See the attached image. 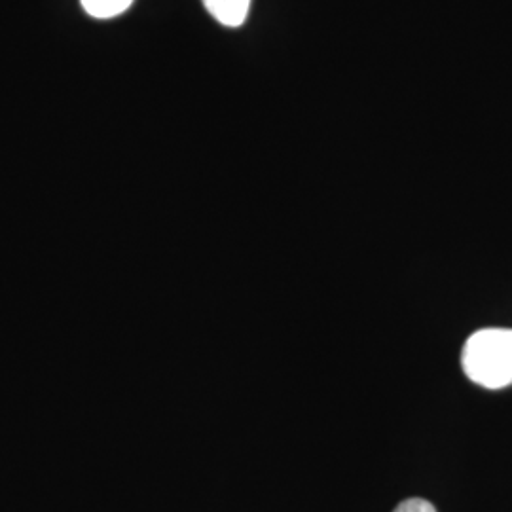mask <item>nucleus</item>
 Masks as SVG:
<instances>
[{
  "label": "nucleus",
  "instance_id": "obj_3",
  "mask_svg": "<svg viewBox=\"0 0 512 512\" xmlns=\"http://www.w3.org/2000/svg\"><path fill=\"white\" fill-rule=\"evenodd\" d=\"M133 0H82L84 10L97 19H110L124 14Z\"/></svg>",
  "mask_w": 512,
  "mask_h": 512
},
{
  "label": "nucleus",
  "instance_id": "obj_1",
  "mask_svg": "<svg viewBox=\"0 0 512 512\" xmlns=\"http://www.w3.org/2000/svg\"><path fill=\"white\" fill-rule=\"evenodd\" d=\"M461 366L473 384L486 389L512 385V329L473 332L461 351Z\"/></svg>",
  "mask_w": 512,
  "mask_h": 512
},
{
  "label": "nucleus",
  "instance_id": "obj_4",
  "mask_svg": "<svg viewBox=\"0 0 512 512\" xmlns=\"http://www.w3.org/2000/svg\"><path fill=\"white\" fill-rule=\"evenodd\" d=\"M393 512H437V509L429 501L414 497V499H406L403 503H399Z\"/></svg>",
  "mask_w": 512,
  "mask_h": 512
},
{
  "label": "nucleus",
  "instance_id": "obj_2",
  "mask_svg": "<svg viewBox=\"0 0 512 512\" xmlns=\"http://www.w3.org/2000/svg\"><path fill=\"white\" fill-rule=\"evenodd\" d=\"M207 12L224 27H239L245 23L251 0H203Z\"/></svg>",
  "mask_w": 512,
  "mask_h": 512
}]
</instances>
